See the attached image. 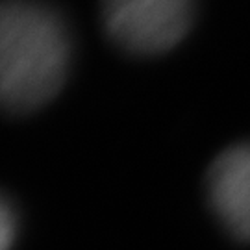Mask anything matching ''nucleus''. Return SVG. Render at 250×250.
I'll list each match as a JSON object with an SVG mask.
<instances>
[{
  "label": "nucleus",
  "instance_id": "nucleus-4",
  "mask_svg": "<svg viewBox=\"0 0 250 250\" xmlns=\"http://www.w3.org/2000/svg\"><path fill=\"white\" fill-rule=\"evenodd\" d=\"M19 221L15 208L0 193V250H11L17 239Z\"/></svg>",
  "mask_w": 250,
  "mask_h": 250
},
{
  "label": "nucleus",
  "instance_id": "nucleus-1",
  "mask_svg": "<svg viewBox=\"0 0 250 250\" xmlns=\"http://www.w3.org/2000/svg\"><path fill=\"white\" fill-rule=\"evenodd\" d=\"M72 60L71 32L41 0H0V109L30 113L62 91Z\"/></svg>",
  "mask_w": 250,
  "mask_h": 250
},
{
  "label": "nucleus",
  "instance_id": "nucleus-2",
  "mask_svg": "<svg viewBox=\"0 0 250 250\" xmlns=\"http://www.w3.org/2000/svg\"><path fill=\"white\" fill-rule=\"evenodd\" d=\"M107 37L125 52L158 56L178 46L195 19V0H100Z\"/></svg>",
  "mask_w": 250,
  "mask_h": 250
},
{
  "label": "nucleus",
  "instance_id": "nucleus-3",
  "mask_svg": "<svg viewBox=\"0 0 250 250\" xmlns=\"http://www.w3.org/2000/svg\"><path fill=\"white\" fill-rule=\"evenodd\" d=\"M206 197L224 228L239 241H250V143L223 150L206 174Z\"/></svg>",
  "mask_w": 250,
  "mask_h": 250
}]
</instances>
